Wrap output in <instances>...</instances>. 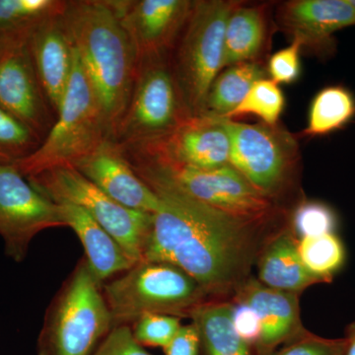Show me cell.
I'll return each mask as SVG.
<instances>
[{"label":"cell","mask_w":355,"mask_h":355,"mask_svg":"<svg viewBox=\"0 0 355 355\" xmlns=\"http://www.w3.org/2000/svg\"><path fill=\"white\" fill-rule=\"evenodd\" d=\"M144 183L157 195L159 207L140 261L179 266L211 299L233 297L251 277L266 240L289 220L287 211L266 217L237 216L168 184Z\"/></svg>","instance_id":"obj_1"},{"label":"cell","mask_w":355,"mask_h":355,"mask_svg":"<svg viewBox=\"0 0 355 355\" xmlns=\"http://www.w3.org/2000/svg\"><path fill=\"white\" fill-rule=\"evenodd\" d=\"M62 20L106 114L113 137L137 76V57L132 40L111 1H69Z\"/></svg>","instance_id":"obj_2"},{"label":"cell","mask_w":355,"mask_h":355,"mask_svg":"<svg viewBox=\"0 0 355 355\" xmlns=\"http://www.w3.org/2000/svg\"><path fill=\"white\" fill-rule=\"evenodd\" d=\"M101 288L114 328L130 326L146 314L191 319L211 299L190 275L164 261H139Z\"/></svg>","instance_id":"obj_3"},{"label":"cell","mask_w":355,"mask_h":355,"mask_svg":"<svg viewBox=\"0 0 355 355\" xmlns=\"http://www.w3.org/2000/svg\"><path fill=\"white\" fill-rule=\"evenodd\" d=\"M112 139V128L101 103L74 51L73 69L55 123L38 148L12 163L25 178L74 166Z\"/></svg>","instance_id":"obj_4"},{"label":"cell","mask_w":355,"mask_h":355,"mask_svg":"<svg viewBox=\"0 0 355 355\" xmlns=\"http://www.w3.org/2000/svg\"><path fill=\"white\" fill-rule=\"evenodd\" d=\"M113 321L85 258L78 261L46 311L38 355H92Z\"/></svg>","instance_id":"obj_5"},{"label":"cell","mask_w":355,"mask_h":355,"mask_svg":"<svg viewBox=\"0 0 355 355\" xmlns=\"http://www.w3.org/2000/svg\"><path fill=\"white\" fill-rule=\"evenodd\" d=\"M120 148L142 181L168 184L198 202L237 216L266 217L287 211L257 191L230 163L200 169Z\"/></svg>","instance_id":"obj_6"},{"label":"cell","mask_w":355,"mask_h":355,"mask_svg":"<svg viewBox=\"0 0 355 355\" xmlns=\"http://www.w3.org/2000/svg\"><path fill=\"white\" fill-rule=\"evenodd\" d=\"M224 123L230 137V165L257 191L286 209L300 175L297 137L280 123L249 125L226 119Z\"/></svg>","instance_id":"obj_7"},{"label":"cell","mask_w":355,"mask_h":355,"mask_svg":"<svg viewBox=\"0 0 355 355\" xmlns=\"http://www.w3.org/2000/svg\"><path fill=\"white\" fill-rule=\"evenodd\" d=\"M242 1L198 0L171 53L178 86L191 116L203 111L210 87L223 69L229 16Z\"/></svg>","instance_id":"obj_8"},{"label":"cell","mask_w":355,"mask_h":355,"mask_svg":"<svg viewBox=\"0 0 355 355\" xmlns=\"http://www.w3.org/2000/svg\"><path fill=\"white\" fill-rule=\"evenodd\" d=\"M191 116L173 72L171 55L144 58L137 64L130 101L112 139L121 146L153 141Z\"/></svg>","instance_id":"obj_9"},{"label":"cell","mask_w":355,"mask_h":355,"mask_svg":"<svg viewBox=\"0 0 355 355\" xmlns=\"http://www.w3.org/2000/svg\"><path fill=\"white\" fill-rule=\"evenodd\" d=\"M40 193L55 203L77 205L94 218L135 263L142 260L153 214L123 207L72 166H62L26 178Z\"/></svg>","instance_id":"obj_10"},{"label":"cell","mask_w":355,"mask_h":355,"mask_svg":"<svg viewBox=\"0 0 355 355\" xmlns=\"http://www.w3.org/2000/svg\"><path fill=\"white\" fill-rule=\"evenodd\" d=\"M57 227H67L60 205L40 193L12 164L0 163V237L6 256L22 263L34 238Z\"/></svg>","instance_id":"obj_11"},{"label":"cell","mask_w":355,"mask_h":355,"mask_svg":"<svg viewBox=\"0 0 355 355\" xmlns=\"http://www.w3.org/2000/svg\"><path fill=\"white\" fill-rule=\"evenodd\" d=\"M28 43L29 40L0 44V108L43 141L55 116L37 78Z\"/></svg>","instance_id":"obj_12"},{"label":"cell","mask_w":355,"mask_h":355,"mask_svg":"<svg viewBox=\"0 0 355 355\" xmlns=\"http://www.w3.org/2000/svg\"><path fill=\"white\" fill-rule=\"evenodd\" d=\"M132 40L137 64L144 58L171 55L190 18L191 0L111 1Z\"/></svg>","instance_id":"obj_13"},{"label":"cell","mask_w":355,"mask_h":355,"mask_svg":"<svg viewBox=\"0 0 355 355\" xmlns=\"http://www.w3.org/2000/svg\"><path fill=\"white\" fill-rule=\"evenodd\" d=\"M121 147L200 169L221 167L230 161V137L224 119L203 114L191 116L161 139Z\"/></svg>","instance_id":"obj_14"},{"label":"cell","mask_w":355,"mask_h":355,"mask_svg":"<svg viewBox=\"0 0 355 355\" xmlns=\"http://www.w3.org/2000/svg\"><path fill=\"white\" fill-rule=\"evenodd\" d=\"M275 25L302 51L324 60L335 53L334 35L355 25V10L349 0H289L277 6Z\"/></svg>","instance_id":"obj_15"},{"label":"cell","mask_w":355,"mask_h":355,"mask_svg":"<svg viewBox=\"0 0 355 355\" xmlns=\"http://www.w3.org/2000/svg\"><path fill=\"white\" fill-rule=\"evenodd\" d=\"M114 202L137 211L154 214L157 195L144 183L110 139L72 166Z\"/></svg>","instance_id":"obj_16"},{"label":"cell","mask_w":355,"mask_h":355,"mask_svg":"<svg viewBox=\"0 0 355 355\" xmlns=\"http://www.w3.org/2000/svg\"><path fill=\"white\" fill-rule=\"evenodd\" d=\"M299 296L263 286L252 275L236 291L232 302L250 306L260 318L261 336L254 355H272L280 345L306 330L301 322Z\"/></svg>","instance_id":"obj_17"},{"label":"cell","mask_w":355,"mask_h":355,"mask_svg":"<svg viewBox=\"0 0 355 355\" xmlns=\"http://www.w3.org/2000/svg\"><path fill=\"white\" fill-rule=\"evenodd\" d=\"M28 46L40 85L57 118L69 88L74 62V49L62 14L39 26L30 37Z\"/></svg>","instance_id":"obj_18"},{"label":"cell","mask_w":355,"mask_h":355,"mask_svg":"<svg viewBox=\"0 0 355 355\" xmlns=\"http://www.w3.org/2000/svg\"><path fill=\"white\" fill-rule=\"evenodd\" d=\"M258 279L263 286L300 295L321 280L308 272L298 250V238L286 222L266 240L257 260Z\"/></svg>","instance_id":"obj_19"},{"label":"cell","mask_w":355,"mask_h":355,"mask_svg":"<svg viewBox=\"0 0 355 355\" xmlns=\"http://www.w3.org/2000/svg\"><path fill=\"white\" fill-rule=\"evenodd\" d=\"M272 4L242 1L229 16L223 69L243 62L265 64L272 35Z\"/></svg>","instance_id":"obj_20"},{"label":"cell","mask_w":355,"mask_h":355,"mask_svg":"<svg viewBox=\"0 0 355 355\" xmlns=\"http://www.w3.org/2000/svg\"><path fill=\"white\" fill-rule=\"evenodd\" d=\"M67 227L76 232L85 251L90 272L102 287L114 275L130 270L135 261L128 256L113 236L85 210L69 202H60Z\"/></svg>","instance_id":"obj_21"},{"label":"cell","mask_w":355,"mask_h":355,"mask_svg":"<svg viewBox=\"0 0 355 355\" xmlns=\"http://www.w3.org/2000/svg\"><path fill=\"white\" fill-rule=\"evenodd\" d=\"M233 309L229 299H210L193 313L191 323L200 336L202 355H254L236 333Z\"/></svg>","instance_id":"obj_22"},{"label":"cell","mask_w":355,"mask_h":355,"mask_svg":"<svg viewBox=\"0 0 355 355\" xmlns=\"http://www.w3.org/2000/svg\"><path fill=\"white\" fill-rule=\"evenodd\" d=\"M266 76V65L260 62H243L226 67L212 83L202 114L227 118L241 104L254 84Z\"/></svg>","instance_id":"obj_23"},{"label":"cell","mask_w":355,"mask_h":355,"mask_svg":"<svg viewBox=\"0 0 355 355\" xmlns=\"http://www.w3.org/2000/svg\"><path fill=\"white\" fill-rule=\"evenodd\" d=\"M62 0H0V44L29 40L35 30L64 14Z\"/></svg>","instance_id":"obj_24"},{"label":"cell","mask_w":355,"mask_h":355,"mask_svg":"<svg viewBox=\"0 0 355 355\" xmlns=\"http://www.w3.org/2000/svg\"><path fill=\"white\" fill-rule=\"evenodd\" d=\"M355 116V97L343 85L327 86L315 95L302 135L323 137L342 130Z\"/></svg>","instance_id":"obj_25"},{"label":"cell","mask_w":355,"mask_h":355,"mask_svg":"<svg viewBox=\"0 0 355 355\" xmlns=\"http://www.w3.org/2000/svg\"><path fill=\"white\" fill-rule=\"evenodd\" d=\"M298 250L303 265L322 284L333 282L347 260L345 245L336 233L299 239Z\"/></svg>","instance_id":"obj_26"},{"label":"cell","mask_w":355,"mask_h":355,"mask_svg":"<svg viewBox=\"0 0 355 355\" xmlns=\"http://www.w3.org/2000/svg\"><path fill=\"white\" fill-rule=\"evenodd\" d=\"M286 107V97L277 84L270 79L257 81L241 104L229 114L226 120H234L240 116H258L261 123L275 125L279 123V118Z\"/></svg>","instance_id":"obj_27"},{"label":"cell","mask_w":355,"mask_h":355,"mask_svg":"<svg viewBox=\"0 0 355 355\" xmlns=\"http://www.w3.org/2000/svg\"><path fill=\"white\" fill-rule=\"evenodd\" d=\"M289 223L299 240L336 233L338 216L327 203L302 200L292 210Z\"/></svg>","instance_id":"obj_28"},{"label":"cell","mask_w":355,"mask_h":355,"mask_svg":"<svg viewBox=\"0 0 355 355\" xmlns=\"http://www.w3.org/2000/svg\"><path fill=\"white\" fill-rule=\"evenodd\" d=\"M41 144L36 133L0 108V163L12 164L34 153Z\"/></svg>","instance_id":"obj_29"},{"label":"cell","mask_w":355,"mask_h":355,"mask_svg":"<svg viewBox=\"0 0 355 355\" xmlns=\"http://www.w3.org/2000/svg\"><path fill=\"white\" fill-rule=\"evenodd\" d=\"M181 319L163 314H146L132 324L133 338L141 347H162L169 345L181 328Z\"/></svg>","instance_id":"obj_30"},{"label":"cell","mask_w":355,"mask_h":355,"mask_svg":"<svg viewBox=\"0 0 355 355\" xmlns=\"http://www.w3.org/2000/svg\"><path fill=\"white\" fill-rule=\"evenodd\" d=\"M345 338H328L305 330L272 355H345Z\"/></svg>","instance_id":"obj_31"},{"label":"cell","mask_w":355,"mask_h":355,"mask_svg":"<svg viewBox=\"0 0 355 355\" xmlns=\"http://www.w3.org/2000/svg\"><path fill=\"white\" fill-rule=\"evenodd\" d=\"M301 53L302 46L296 40L270 57L266 64V72L275 84H292L298 80L301 74Z\"/></svg>","instance_id":"obj_32"},{"label":"cell","mask_w":355,"mask_h":355,"mask_svg":"<svg viewBox=\"0 0 355 355\" xmlns=\"http://www.w3.org/2000/svg\"><path fill=\"white\" fill-rule=\"evenodd\" d=\"M92 355H150L137 343L132 327L119 326L110 331Z\"/></svg>","instance_id":"obj_33"},{"label":"cell","mask_w":355,"mask_h":355,"mask_svg":"<svg viewBox=\"0 0 355 355\" xmlns=\"http://www.w3.org/2000/svg\"><path fill=\"white\" fill-rule=\"evenodd\" d=\"M233 304V324L236 333L253 349L261 336L260 318L250 306L234 302Z\"/></svg>","instance_id":"obj_34"},{"label":"cell","mask_w":355,"mask_h":355,"mask_svg":"<svg viewBox=\"0 0 355 355\" xmlns=\"http://www.w3.org/2000/svg\"><path fill=\"white\" fill-rule=\"evenodd\" d=\"M200 336L193 323L182 326L176 336L164 349L165 355H198Z\"/></svg>","instance_id":"obj_35"},{"label":"cell","mask_w":355,"mask_h":355,"mask_svg":"<svg viewBox=\"0 0 355 355\" xmlns=\"http://www.w3.org/2000/svg\"><path fill=\"white\" fill-rule=\"evenodd\" d=\"M343 338L347 340L345 355H355V321L347 327Z\"/></svg>","instance_id":"obj_36"},{"label":"cell","mask_w":355,"mask_h":355,"mask_svg":"<svg viewBox=\"0 0 355 355\" xmlns=\"http://www.w3.org/2000/svg\"><path fill=\"white\" fill-rule=\"evenodd\" d=\"M349 2L350 3V6L354 7V10H355V0H349Z\"/></svg>","instance_id":"obj_37"}]
</instances>
